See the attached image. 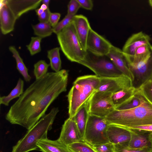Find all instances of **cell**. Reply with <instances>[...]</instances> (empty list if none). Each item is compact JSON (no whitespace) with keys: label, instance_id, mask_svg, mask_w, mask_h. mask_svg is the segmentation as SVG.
<instances>
[{"label":"cell","instance_id":"obj_1","mask_svg":"<svg viewBox=\"0 0 152 152\" xmlns=\"http://www.w3.org/2000/svg\"><path fill=\"white\" fill-rule=\"evenodd\" d=\"M68 76V70L62 69L48 72L36 79L11 106L6 120L12 124L30 129L45 115L53 102L66 91Z\"/></svg>","mask_w":152,"mask_h":152},{"label":"cell","instance_id":"obj_2","mask_svg":"<svg viewBox=\"0 0 152 152\" xmlns=\"http://www.w3.org/2000/svg\"><path fill=\"white\" fill-rule=\"evenodd\" d=\"M105 118L109 124L126 128L152 124V104L144 97L138 107L126 110L115 109Z\"/></svg>","mask_w":152,"mask_h":152},{"label":"cell","instance_id":"obj_3","mask_svg":"<svg viewBox=\"0 0 152 152\" xmlns=\"http://www.w3.org/2000/svg\"><path fill=\"white\" fill-rule=\"evenodd\" d=\"M100 82L96 75H86L77 77L67 95L69 117H73L80 108L96 92Z\"/></svg>","mask_w":152,"mask_h":152},{"label":"cell","instance_id":"obj_4","mask_svg":"<svg viewBox=\"0 0 152 152\" xmlns=\"http://www.w3.org/2000/svg\"><path fill=\"white\" fill-rule=\"evenodd\" d=\"M59 112L57 107L52 108L30 129L14 146L12 152H29L38 149V142L47 138L48 132L52 129L56 117Z\"/></svg>","mask_w":152,"mask_h":152},{"label":"cell","instance_id":"obj_5","mask_svg":"<svg viewBox=\"0 0 152 152\" xmlns=\"http://www.w3.org/2000/svg\"><path fill=\"white\" fill-rule=\"evenodd\" d=\"M56 35L60 49L69 60L79 64L83 60L86 51L80 42L72 21Z\"/></svg>","mask_w":152,"mask_h":152},{"label":"cell","instance_id":"obj_6","mask_svg":"<svg viewBox=\"0 0 152 152\" xmlns=\"http://www.w3.org/2000/svg\"><path fill=\"white\" fill-rule=\"evenodd\" d=\"M79 64L90 69L99 77L124 75L107 55H96L86 50L84 58Z\"/></svg>","mask_w":152,"mask_h":152},{"label":"cell","instance_id":"obj_7","mask_svg":"<svg viewBox=\"0 0 152 152\" xmlns=\"http://www.w3.org/2000/svg\"><path fill=\"white\" fill-rule=\"evenodd\" d=\"M109 125L105 118L89 115L83 141L92 146L110 142L107 134Z\"/></svg>","mask_w":152,"mask_h":152},{"label":"cell","instance_id":"obj_8","mask_svg":"<svg viewBox=\"0 0 152 152\" xmlns=\"http://www.w3.org/2000/svg\"><path fill=\"white\" fill-rule=\"evenodd\" d=\"M127 64L134 77L133 87L136 89L152 79V48L143 58Z\"/></svg>","mask_w":152,"mask_h":152},{"label":"cell","instance_id":"obj_9","mask_svg":"<svg viewBox=\"0 0 152 152\" xmlns=\"http://www.w3.org/2000/svg\"><path fill=\"white\" fill-rule=\"evenodd\" d=\"M112 93L96 91L88 100L89 115L105 118L115 107L112 100Z\"/></svg>","mask_w":152,"mask_h":152},{"label":"cell","instance_id":"obj_10","mask_svg":"<svg viewBox=\"0 0 152 152\" xmlns=\"http://www.w3.org/2000/svg\"><path fill=\"white\" fill-rule=\"evenodd\" d=\"M100 78V83L96 91L113 93L133 87L131 79L124 75Z\"/></svg>","mask_w":152,"mask_h":152},{"label":"cell","instance_id":"obj_11","mask_svg":"<svg viewBox=\"0 0 152 152\" xmlns=\"http://www.w3.org/2000/svg\"><path fill=\"white\" fill-rule=\"evenodd\" d=\"M112 45L108 40L91 28L87 40L86 50L96 55H107Z\"/></svg>","mask_w":152,"mask_h":152},{"label":"cell","instance_id":"obj_12","mask_svg":"<svg viewBox=\"0 0 152 152\" xmlns=\"http://www.w3.org/2000/svg\"><path fill=\"white\" fill-rule=\"evenodd\" d=\"M58 140L68 146L82 141L74 117H69L65 121Z\"/></svg>","mask_w":152,"mask_h":152},{"label":"cell","instance_id":"obj_13","mask_svg":"<svg viewBox=\"0 0 152 152\" xmlns=\"http://www.w3.org/2000/svg\"><path fill=\"white\" fill-rule=\"evenodd\" d=\"M42 0H6L9 7L16 19L31 10H36L41 3Z\"/></svg>","mask_w":152,"mask_h":152},{"label":"cell","instance_id":"obj_14","mask_svg":"<svg viewBox=\"0 0 152 152\" xmlns=\"http://www.w3.org/2000/svg\"><path fill=\"white\" fill-rule=\"evenodd\" d=\"M150 37L142 31L134 34L130 37L125 43L122 50L129 56L133 55L139 47L150 43Z\"/></svg>","mask_w":152,"mask_h":152},{"label":"cell","instance_id":"obj_15","mask_svg":"<svg viewBox=\"0 0 152 152\" xmlns=\"http://www.w3.org/2000/svg\"><path fill=\"white\" fill-rule=\"evenodd\" d=\"M107 134L109 142L114 145L128 142L131 137L129 129L114 124L109 125Z\"/></svg>","mask_w":152,"mask_h":152},{"label":"cell","instance_id":"obj_16","mask_svg":"<svg viewBox=\"0 0 152 152\" xmlns=\"http://www.w3.org/2000/svg\"><path fill=\"white\" fill-rule=\"evenodd\" d=\"M107 55L117 68L123 74L130 78L132 82L134 77L128 68L122 50L113 45Z\"/></svg>","mask_w":152,"mask_h":152},{"label":"cell","instance_id":"obj_17","mask_svg":"<svg viewBox=\"0 0 152 152\" xmlns=\"http://www.w3.org/2000/svg\"><path fill=\"white\" fill-rule=\"evenodd\" d=\"M72 22L76 34L84 49L86 51V42L89 30L91 28L87 18L81 15H75Z\"/></svg>","mask_w":152,"mask_h":152},{"label":"cell","instance_id":"obj_18","mask_svg":"<svg viewBox=\"0 0 152 152\" xmlns=\"http://www.w3.org/2000/svg\"><path fill=\"white\" fill-rule=\"evenodd\" d=\"M4 0V5L0 8V29L2 34L6 35L12 31L17 19Z\"/></svg>","mask_w":152,"mask_h":152},{"label":"cell","instance_id":"obj_19","mask_svg":"<svg viewBox=\"0 0 152 152\" xmlns=\"http://www.w3.org/2000/svg\"><path fill=\"white\" fill-rule=\"evenodd\" d=\"M129 129L131 133V139L128 142V146L129 148L139 149L151 147L150 138L151 133Z\"/></svg>","mask_w":152,"mask_h":152},{"label":"cell","instance_id":"obj_20","mask_svg":"<svg viewBox=\"0 0 152 152\" xmlns=\"http://www.w3.org/2000/svg\"><path fill=\"white\" fill-rule=\"evenodd\" d=\"M42 152H73L67 145L58 139L51 140L48 138L39 140L37 144Z\"/></svg>","mask_w":152,"mask_h":152},{"label":"cell","instance_id":"obj_21","mask_svg":"<svg viewBox=\"0 0 152 152\" xmlns=\"http://www.w3.org/2000/svg\"><path fill=\"white\" fill-rule=\"evenodd\" d=\"M88 102V101L80 108L74 117L82 141H84L85 130L89 115Z\"/></svg>","mask_w":152,"mask_h":152},{"label":"cell","instance_id":"obj_22","mask_svg":"<svg viewBox=\"0 0 152 152\" xmlns=\"http://www.w3.org/2000/svg\"><path fill=\"white\" fill-rule=\"evenodd\" d=\"M136 90L135 88L132 87L112 93V101L115 109L124 103L133 95Z\"/></svg>","mask_w":152,"mask_h":152},{"label":"cell","instance_id":"obj_23","mask_svg":"<svg viewBox=\"0 0 152 152\" xmlns=\"http://www.w3.org/2000/svg\"><path fill=\"white\" fill-rule=\"evenodd\" d=\"M9 49L15 60L17 70L22 75L26 81H30L31 77L28 74V69L24 64L18 52L15 47L13 46H10L9 48Z\"/></svg>","mask_w":152,"mask_h":152},{"label":"cell","instance_id":"obj_24","mask_svg":"<svg viewBox=\"0 0 152 152\" xmlns=\"http://www.w3.org/2000/svg\"><path fill=\"white\" fill-rule=\"evenodd\" d=\"M24 82L23 80L19 78L16 85L9 94L6 96H0V104L8 106L10 102L12 100L20 97L24 92Z\"/></svg>","mask_w":152,"mask_h":152},{"label":"cell","instance_id":"obj_25","mask_svg":"<svg viewBox=\"0 0 152 152\" xmlns=\"http://www.w3.org/2000/svg\"><path fill=\"white\" fill-rule=\"evenodd\" d=\"M60 49V48L56 47L47 51V57L50 60V65L52 69L56 72L60 71L61 68Z\"/></svg>","mask_w":152,"mask_h":152},{"label":"cell","instance_id":"obj_26","mask_svg":"<svg viewBox=\"0 0 152 152\" xmlns=\"http://www.w3.org/2000/svg\"><path fill=\"white\" fill-rule=\"evenodd\" d=\"M152 46L150 43L142 46L137 49L134 54L129 56L123 54L127 63L134 62L144 57L151 51Z\"/></svg>","mask_w":152,"mask_h":152},{"label":"cell","instance_id":"obj_27","mask_svg":"<svg viewBox=\"0 0 152 152\" xmlns=\"http://www.w3.org/2000/svg\"><path fill=\"white\" fill-rule=\"evenodd\" d=\"M144 99V96L137 89L133 95L115 109L123 110L134 108L140 105L143 102Z\"/></svg>","mask_w":152,"mask_h":152},{"label":"cell","instance_id":"obj_28","mask_svg":"<svg viewBox=\"0 0 152 152\" xmlns=\"http://www.w3.org/2000/svg\"><path fill=\"white\" fill-rule=\"evenodd\" d=\"M34 34L42 38L49 37L53 33V28L48 23L39 22L32 26Z\"/></svg>","mask_w":152,"mask_h":152},{"label":"cell","instance_id":"obj_29","mask_svg":"<svg viewBox=\"0 0 152 152\" xmlns=\"http://www.w3.org/2000/svg\"><path fill=\"white\" fill-rule=\"evenodd\" d=\"M68 146L73 152H97L92 146L84 141L77 142Z\"/></svg>","mask_w":152,"mask_h":152},{"label":"cell","instance_id":"obj_30","mask_svg":"<svg viewBox=\"0 0 152 152\" xmlns=\"http://www.w3.org/2000/svg\"><path fill=\"white\" fill-rule=\"evenodd\" d=\"M50 66L44 60H39L34 64V74L36 79H38L46 74Z\"/></svg>","mask_w":152,"mask_h":152},{"label":"cell","instance_id":"obj_31","mask_svg":"<svg viewBox=\"0 0 152 152\" xmlns=\"http://www.w3.org/2000/svg\"><path fill=\"white\" fill-rule=\"evenodd\" d=\"M128 142L114 145L115 152H150L151 147L139 149L132 148L128 146Z\"/></svg>","mask_w":152,"mask_h":152},{"label":"cell","instance_id":"obj_32","mask_svg":"<svg viewBox=\"0 0 152 152\" xmlns=\"http://www.w3.org/2000/svg\"><path fill=\"white\" fill-rule=\"evenodd\" d=\"M42 39L37 36L31 37L29 44L26 45L31 55L33 56L41 51V42Z\"/></svg>","mask_w":152,"mask_h":152},{"label":"cell","instance_id":"obj_33","mask_svg":"<svg viewBox=\"0 0 152 152\" xmlns=\"http://www.w3.org/2000/svg\"><path fill=\"white\" fill-rule=\"evenodd\" d=\"M137 90L152 104V79L146 82Z\"/></svg>","mask_w":152,"mask_h":152},{"label":"cell","instance_id":"obj_34","mask_svg":"<svg viewBox=\"0 0 152 152\" xmlns=\"http://www.w3.org/2000/svg\"><path fill=\"white\" fill-rule=\"evenodd\" d=\"M74 16L67 14L59 22L55 27L53 28V33L57 34L71 23Z\"/></svg>","mask_w":152,"mask_h":152},{"label":"cell","instance_id":"obj_35","mask_svg":"<svg viewBox=\"0 0 152 152\" xmlns=\"http://www.w3.org/2000/svg\"><path fill=\"white\" fill-rule=\"evenodd\" d=\"M92 147L97 152H115L114 145L110 142L95 145Z\"/></svg>","mask_w":152,"mask_h":152},{"label":"cell","instance_id":"obj_36","mask_svg":"<svg viewBox=\"0 0 152 152\" xmlns=\"http://www.w3.org/2000/svg\"><path fill=\"white\" fill-rule=\"evenodd\" d=\"M67 14L73 15L77 12L79 9L81 7L77 0H71L68 5Z\"/></svg>","mask_w":152,"mask_h":152},{"label":"cell","instance_id":"obj_37","mask_svg":"<svg viewBox=\"0 0 152 152\" xmlns=\"http://www.w3.org/2000/svg\"><path fill=\"white\" fill-rule=\"evenodd\" d=\"M61 14L58 12L51 13L49 20V23L52 28L55 27L58 23Z\"/></svg>","mask_w":152,"mask_h":152},{"label":"cell","instance_id":"obj_38","mask_svg":"<svg viewBox=\"0 0 152 152\" xmlns=\"http://www.w3.org/2000/svg\"><path fill=\"white\" fill-rule=\"evenodd\" d=\"M127 128L143 132L152 133V124L141 125Z\"/></svg>","mask_w":152,"mask_h":152},{"label":"cell","instance_id":"obj_39","mask_svg":"<svg viewBox=\"0 0 152 152\" xmlns=\"http://www.w3.org/2000/svg\"><path fill=\"white\" fill-rule=\"evenodd\" d=\"M51 13L49 8L44 10L42 14L38 16V19L40 22H49L50 17Z\"/></svg>","mask_w":152,"mask_h":152},{"label":"cell","instance_id":"obj_40","mask_svg":"<svg viewBox=\"0 0 152 152\" xmlns=\"http://www.w3.org/2000/svg\"><path fill=\"white\" fill-rule=\"evenodd\" d=\"M81 7L88 10H91L93 7V1L91 0H77Z\"/></svg>","mask_w":152,"mask_h":152},{"label":"cell","instance_id":"obj_41","mask_svg":"<svg viewBox=\"0 0 152 152\" xmlns=\"http://www.w3.org/2000/svg\"><path fill=\"white\" fill-rule=\"evenodd\" d=\"M35 11L37 15L39 16L42 14L44 12V10L41 8H39L36 9Z\"/></svg>","mask_w":152,"mask_h":152},{"label":"cell","instance_id":"obj_42","mask_svg":"<svg viewBox=\"0 0 152 152\" xmlns=\"http://www.w3.org/2000/svg\"><path fill=\"white\" fill-rule=\"evenodd\" d=\"M50 1V0H42L41 3L42 4L46 5L48 7Z\"/></svg>","mask_w":152,"mask_h":152},{"label":"cell","instance_id":"obj_43","mask_svg":"<svg viewBox=\"0 0 152 152\" xmlns=\"http://www.w3.org/2000/svg\"><path fill=\"white\" fill-rule=\"evenodd\" d=\"M40 8L44 11L47 10L49 7H48L46 5L42 4L41 5Z\"/></svg>","mask_w":152,"mask_h":152},{"label":"cell","instance_id":"obj_44","mask_svg":"<svg viewBox=\"0 0 152 152\" xmlns=\"http://www.w3.org/2000/svg\"><path fill=\"white\" fill-rule=\"evenodd\" d=\"M150 138L151 145L150 152H152V133L150 134Z\"/></svg>","mask_w":152,"mask_h":152},{"label":"cell","instance_id":"obj_45","mask_svg":"<svg viewBox=\"0 0 152 152\" xmlns=\"http://www.w3.org/2000/svg\"><path fill=\"white\" fill-rule=\"evenodd\" d=\"M148 2L149 5L152 7V0H149L148 1Z\"/></svg>","mask_w":152,"mask_h":152}]
</instances>
